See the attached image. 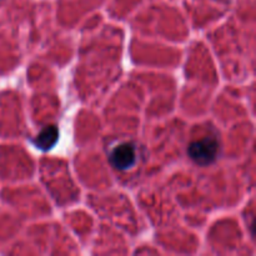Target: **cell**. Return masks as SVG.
Here are the masks:
<instances>
[{"instance_id":"1","label":"cell","mask_w":256,"mask_h":256,"mask_svg":"<svg viewBox=\"0 0 256 256\" xmlns=\"http://www.w3.org/2000/svg\"><path fill=\"white\" fill-rule=\"evenodd\" d=\"M188 154L196 164L205 166L216 160L219 154V142L214 138H204L190 144Z\"/></svg>"},{"instance_id":"3","label":"cell","mask_w":256,"mask_h":256,"mask_svg":"<svg viewBox=\"0 0 256 256\" xmlns=\"http://www.w3.org/2000/svg\"><path fill=\"white\" fill-rule=\"evenodd\" d=\"M59 139V130L54 125L45 126L42 132H39L34 140L35 146L39 148L40 150H50Z\"/></svg>"},{"instance_id":"2","label":"cell","mask_w":256,"mask_h":256,"mask_svg":"<svg viewBox=\"0 0 256 256\" xmlns=\"http://www.w3.org/2000/svg\"><path fill=\"white\" fill-rule=\"evenodd\" d=\"M135 149L132 144L125 142L112 150L110 155V162L118 170H126L135 164Z\"/></svg>"}]
</instances>
